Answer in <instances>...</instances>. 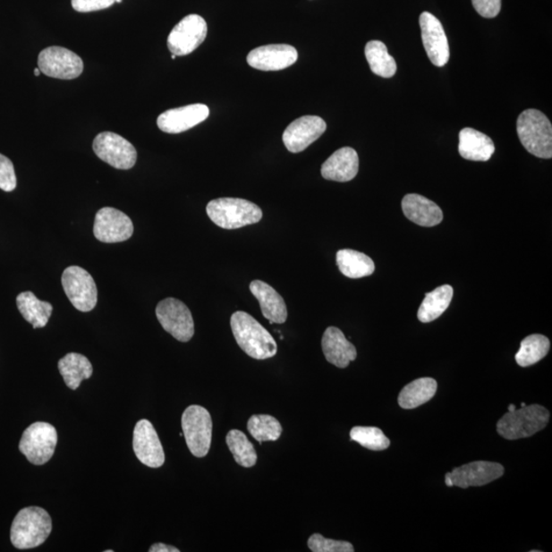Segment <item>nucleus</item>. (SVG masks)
I'll use <instances>...</instances> for the list:
<instances>
[{"label": "nucleus", "mask_w": 552, "mask_h": 552, "mask_svg": "<svg viewBox=\"0 0 552 552\" xmlns=\"http://www.w3.org/2000/svg\"><path fill=\"white\" fill-rule=\"evenodd\" d=\"M231 327L241 349L257 361L268 360L277 353V344L267 328L252 315L238 311L233 314Z\"/></svg>", "instance_id": "obj_1"}, {"label": "nucleus", "mask_w": 552, "mask_h": 552, "mask_svg": "<svg viewBox=\"0 0 552 552\" xmlns=\"http://www.w3.org/2000/svg\"><path fill=\"white\" fill-rule=\"evenodd\" d=\"M53 530L52 518L38 506L21 510L11 528V541L18 549L35 548L45 543Z\"/></svg>", "instance_id": "obj_2"}, {"label": "nucleus", "mask_w": 552, "mask_h": 552, "mask_svg": "<svg viewBox=\"0 0 552 552\" xmlns=\"http://www.w3.org/2000/svg\"><path fill=\"white\" fill-rule=\"evenodd\" d=\"M207 214L213 224L225 229H238L260 222L263 217L260 207L250 200L236 198H221L207 205Z\"/></svg>", "instance_id": "obj_3"}, {"label": "nucleus", "mask_w": 552, "mask_h": 552, "mask_svg": "<svg viewBox=\"0 0 552 552\" xmlns=\"http://www.w3.org/2000/svg\"><path fill=\"white\" fill-rule=\"evenodd\" d=\"M519 139L530 154L541 159L552 157V125L542 112L529 109L522 112L517 122Z\"/></svg>", "instance_id": "obj_4"}, {"label": "nucleus", "mask_w": 552, "mask_h": 552, "mask_svg": "<svg viewBox=\"0 0 552 552\" xmlns=\"http://www.w3.org/2000/svg\"><path fill=\"white\" fill-rule=\"evenodd\" d=\"M549 421V412L539 404L507 412L497 422V432L506 440L528 438L542 431Z\"/></svg>", "instance_id": "obj_5"}, {"label": "nucleus", "mask_w": 552, "mask_h": 552, "mask_svg": "<svg viewBox=\"0 0 552 552\" xmlns=\"http://www.w3.org/2000/svg\"><path fill=\"white\" fill-rule=\"evenodd\" d=\"M182 426L186 446L191 454L205 457L209 453L212 441L213 422L209 412L199 405L186 408Z\"/></svg>", "instance_id": "obj_6"}, {"label": "nucleus", "mask_w": 552, "mask_h": 552, "mask_svg": "<svg viewBox=\"0 0 552 552\" xmlns=\"http://www.w3.org/2000/svg\"><path fill=\"white\" fill-rule=\"evenodd\" d=\"M56 443L55 428L47 422L38 421L25 429L19 448L28 462L35 465H42L54 456Z\"/></svg>", "instance_id": "obj_7"}, {"label": "nucleus", "mask_w": 552, "mask_h": 552, "mask_svg": "<svg viewBox=\"0 0 552 552\" xmlns=\"http://www.w3.org/2000/svg\"><path fill=\"white\" fill-rule=\"evenodd\" d=\"M62 284L72 305L81 312L95 310L98 303V289L95 279L85 269L70 267L64 270Z\"/></svg>", "instance_id": "obj_8"}, {"label": "nucleus", "mask_w": 552, "mask_h": 552, "mask_svg": "<svg viewBox=\"0 0 552 552\" xmlns=\"http://www.w3.org/2000/svg\"><path fill=\"white\" fill-rule=\"evenodd\" d=\"M162 327L179 342H189L195 335V324L188 306L182 301L167 298L156 308Z\"/></svg>", "instance_id": "obj_9"}, {"label": "nucleus", "mask_w": 552, "mask_h": 552, "mask_svg": "<svg viewBox=\"0 0 552 552\" xmlns=\"http://www.w3.org/2000/svg\"><path fill=\"white\" fill-rule=\"evenodd\" d=\"M92 149L100 160L116 169H132L138 160V152L132 143L117 133H99L93 140Z\"/></svg>", "instance_id": "obj_10"}, {"label": "nucleus", "mask_w": 552, "mask_h": 552, "mask_svg": "<svg viewBox=\"0 0 552 552\" xmlns=\"http://www.w3.org/2000/svg\"><path fill=\"white\" fill-rule=\"evenodd\" d=\"M38 68L48 77L73 81L82 74L84 64L81 56L62 47H49L38 55Z\"/></svg>", "instance_id": "obj_11"}, {"label": "nucleus", "mask_w": 552, "mask_h": 552, "mask_svg": "<svg viewBox=\"0 0 552 552\" xmlns=\"http://www.w3.org/2000/svg\"><path fill=\"white\" fill-rule=\"evenodd\" d=\"M208 26L199 14H189L174 28L167 45L172 55L183 56L195 52L207 38Z\"/></svg>", "instance_id": "obj_12"}, {"label": "nucleus", "mask_w": 552, "mask_h": 552, "mask_svg": "<svg viewBox=\"0 0 552 552\" xmlns=\"http://www.w3.org/2000/svg\"><path fill=\"white\" fill-rule=\"evenodd\" d=\"M133 231L132 219L115 208H102L96 215L93 234L100 242L107 243L125 242L132 238Z\"/></svg>", "instance_id": "obj_13"}, {"label": "nucleus", "mask_w": 552, "mask_h": 552, "mask_svg": "<svg viewBox=\"0 0 552 552\" xmlns=\"http://www.w3.org/2000/svg\"><path fill=\"white\" fill-rule=\"evenodd\" d=\"M421 39L429 61L436 67H443L449 61V43L441 21L431 13L424 12L420 17Z\"/></svg>", "instance_id": "obj_14"}, {"label": "nucleus", "mask_w": 552, "mask_h": 552, "mask_svg": "<svg viewBox=\"0 0 552 552\" xmlns=\"http://www.w3.org/2000/svg\"><path fill=\"white\" fill-rule=\"evenodd\" d=\"M133 450L139 461L149 468H161L165 463L164 449L152 422L140 420L133 432Z\"/></svg>", "instance_id": "obj_15"}, {"label": "nucleus", "mask_w": 552, "mask_h": 552, "mask_svg": "<svg viewBox=\"0 0 552 552\" xmlns=\"http://www.w3.org/2000/svg\"><path fill=\"white\" fill-rule=\"evenodd\" d=\"M327 131L324 119L304 116L292 122L283 134V141L289 152L298 154L317 141Z\"/></svg>", "instance_id": "obj_16"}, {"label": "nucleus", "mask_w": 552, "mask_h": 552, "mask_svg": "<svg viewBox=\"0 0 552 552\" xmlns=\"http://www.w3.org/2000/svg\"><path fill=\"white\" fill-rule=\"evenodd\" d=\"M210 110L206 105L195 104L167 110L160 115L157 125L163 132L182 133L202 123L209 117Z\"/></svg>", "instance_id": "obj_17"}, {"label": "nucleus", "mask_w": 552, "mask_h": 552, "mask_svg": "<svg viewBox=\"0 0 552 552\" xmlns=\"http://www.w3.org/2000/svg\"><path fill=\"white\" fill-rule=\"evenodd\" d=\"M298 60V52L289 45H269L250 52L247 62L251 67L261 71H279L289 68Z\"/></svg>", "instance_id": "obj_18"}, {"label": "nucleus", "mask_w": 552, "mask_h": 552, "mask_svg": "<svg viewBox=\"0 0 552 552\" xmlns=\"http://www.w3.org/2000/svg\"><path fill=\"white\" fill-rule=\"evenodd\" d=\"M454 485L467 489L469 487L484 486L501 478L505 468L497 463L474 462L456 468L449 472Z\"/></svg>", "instance_id": "obj_19"}, {"label": "nucleus", "mask_w": 552, "mask_h": 552, "mask_svg": "<svg viewBox=\"0 0 552 552\" xmlns=\"http://www.w3.org/2000/svg\"><path fill=\"white\" fill-rule=\"evenodd\" d=\"M360 170V157L352 148H342L322 164L321 175L327 181L347 183L352 181Z\"/></svg>", "instance_id": "obj_20"}, {"label": "nucleus", "mask_w": 552, "mask_h": 552, "mask_svg": "<svg viewBox=\"0 0 552 552\" xmlns=\"http://www.w3.org/2000/svg\"><path fill=\"white\" fill-rule=\"evenodd\" d=\"M322 351L326 360L339 369H346L351 361L357 357V351L352 343H350L341 329L329 327L322 336Z\"/></svg>", "instance_id": "obj_21"}, {"label": "nucleus", "mask_w": 552, "mask_h": 552, "mask_svg": "<svg viewBox=\"0 0 552 552\" xmlns=\"http://www.w3.org/2000/svg\"><path fill=\"white\" fill-rule=\"evenodd\" d=\"M250 291L259 302L263 317L270 324H284L288 318V310L284 298L271 285L262 281H254L250 284Z\"/></svg>", "instance_id": "obj_22"}, {"label": "nucleus", "mask_w": 552, "mask_h": 552, "mask_svg": "<svg viewBox=\"0 0 552 552\" xmlns=\"http://www.w3.org/2000/svg\"><path fill=\"white\" fill-rule=\"evenodd\" d=\"M403 209L405 217L420 226L433 227L443 220L441 208L417 193H410L403 198Z\"/></svg>", "instance_id": "obj_23"}, {"label": "nucleus", "mask_w": 552, "mask_h": 552, "mask_svg": "<svg viewBox=\"0 0 552 552\" xmlns=\"http://www.w3.org/2000/svg\"><path fill=\"white\" fill-rule=\"evenodd\" d=\"M458 152L465 160L486 162L496 152V146L488 135L467 127L460 132Z\"/></svg>", "instance_id": "obj_24"}, {"label": "nucleus", "mask_w": 552, "mask_h": 552, "mask_svg": "<svg viewBox=\"0 0 552 552\" xmlns=\"http://www.w3.org/2000/svg\"><path fill=\"white\" fill-rule=\"evenodd\" d=\"M437 382L432 378H421L406 385L401 390L398 403L403 410H413L429 403L437 392Z\"/></svg>", "instance_id": "obj_25"}, {"label": "nucleus", "mask_w": 552, "mask_h": 552, "mask_svg": "<svg viewBox=\"0 0 552 552\" xmlns=\"http://www.w3.org/2000/svg\"><path fill=\"white\" fill-rule=\"evenodd\" d=\"M17 306L23 318L33 326V328L45 327L52 317V304L40 301L32 292L21 293L17 297Z\"/></svg>", "instance_id": "obj_26"}, {"label": "nucleus", "mask_w": 552, "mask_h": 552, "mask_svg": "<svg viewBox=\"0 0 552 552\" xmlns=\"http://www.w3.org/2000/svg\"><path fill=\"white\" fill-rule=\"evenodd\" d=\"M59 370L68 388L76 390L84 379L92 376L93 368L84 355L69 353L59 361Z\"/></svg>", "instance_id": "obj_27"}, {"label": "nucleus", "mask_w": 552, "mask_h": 552, "mask_svg": "<svg viewBox=\"0 0 552 552\" xmlns=\"http://www.w3.org/2000/svg\"><path fill=\"white\" fill-rule=\"evenodd\" d=\"M336 265L342 274L349 278H362L374 274V261L368 255L345 249L336 253Z\"/></svg>", "instance_id": "obj_28"}, {"label": "nucleus", "mask_w": 552, "mask_h": 552, "mask_svg": "<svg viewBox=\"0 0 552 552\" xmlns=\"http://www.w3.org/2000/svg\"><path fill=\"white\" fill-rule=\"evenodd\" d=\"M454 297L453 286L444 284L431 293H427L418 312L420 321L429 324L447 310Z\"/></svg>", "instance_id": "obj_29"}, {"label": "nucleus", "mask_w": 552, "mask_h": 552, "mask_svg": "<svg viewBox=\"0 0 552 552\" xmlns=\"http://www.w3.org/2000/svg\"><path fill=\"white\" fill-rule=\"evenodd\" d=\"M365 56L372 73L383 78H391L396 74L397 64L382 41L368 42L365 46Z\"/></svg>", "instance_id": "obj_30"}, {"label": "nucleus", "mask_w": 552, "mask_h": 552, "mask_svg": "<svg viewBox=\"0 0 552 552\" xmlns=\"http://www.w3.org/2000/svg\"><path fill=\"white\" fill-rule=\"evenodd\" d=\"M550 342L546 335H531L521 342L519 352L515 354V361L522 368L531 367L539 362L549 352Z\"/></svg>", "instance_id": "obj_31"}, {"label": "nucleus", "mask_w": 552, "mask_h": 552, "mask_svg": "<svg viewBox=\"0 0 552 552\" xmlns=\"http://www.w3.org/2000/svg\"><path fill=\"white\" fill-rule=\"evenodd\" d=\"M226 444L236 463L243 468H253L257 463V453L247 436L239 429H232L226 436Z\"/></svg>", "instance_id": "obj_32"}, {"label": "nucleus", "mask_w": 552, "mask_h": 552, "mask_svg": "<svg viewBox=\"0 0 552 552\" xmlns=\"http://www.w3.org/2000/svg\"><path fill=\"white\" fill-rule=\"evenodd\" d=\"M248 431L260 444L265 441H276L283 433V427L271 415H252L248 421Z\"/></svg>", "instance_id": "obj_33"}, {"label": "nucleus", "mask_w": 552, "mask_h": 552, "mask_svg": "<svg viewBox=\"0 0 552 552\" xmlns=\"http://www.w3.org/2000/svg\"><path fill=\"white\" fill-rule=\"evenodd\" d=\"M350 437L364 448L374 451L386 450L391 444L382 429L375 427H355L351 429Z\"/></svg>", "instance_id": "obj_34"}, {"label": "nucleus", "mask_w": 552, "mask_h": 552, "mask_svg": "<svg viewBox=\"0 0 552 552\" xmlns=\"http://www.w3.org/2000/svg\"><path fill=\"white\" fill-rule=\"evenodd\" d=\"M308 548L313 552H353L352 544L347 541L325 539L320 534H313L308 539Z\"/></svg>", "instance_id": "obj_35"}, {"label": "nucleus", "mask_w": 552, "mask_h": 552, "mask_svg": "<svg viewBox=\"0 0 552 552\" xmlns=\"http://www.w3.org/2000/svg\"><path fill=\"white\" fill-rule=\"evenodd\" d=\"M17 188V176L9 157L0 154V190L10 192Z\"/></svg>", "instance_id": "obj_36"}, {"label": "nucleus", "mask_w": 552, "mask_h": 552, "mask_svg": "<svg viewBox=\"0 0 552 552\" xmlns=\"http://www.w3.org/2000/svg\"><path fill=\"white\" fill-rule=\"evenodd\" d=\"M116 0H72V6L78 13H90L109 9Z\"/></svg>", "instance_id": "obj_37"}, {"label": "nucleus", "mask_w": 552, "mask_h": 552, "mask_svg": "<svg viewBox=\"0 0 552 552\" xmlns=\"http://www.w3.org/2000/svg\"><path fill=\"white\" fill-rule=\"evenodd\" d=\"M480 16L486 19L496 18L501 10V0H471Z\"/></svg>", "instance_id": "obj_38"}, {"label": "nucleus", "mask_w": 552, "mask_h": 552, "mask_svg": "<svg viewBox=\"0 0 552 552\" xmlns=\"http://www.w3.org/2000/svg\"><path fill=\"white\" fill-rule=\"evenodd\" d=\"M149 552H179L178 548L174 547L167 546V544L164 543H156L154 546L150 547L149 549Z\"/></svg>", "instance_id": "obj_39"}, {"label": "nucleus", "mask_w": 552, "mask_h": 552, "mask_svg": "<svg viewBox=\"0 0 552 552\" xmlns=\"http://www.w3.org/2000/svg\"><path fill=\"white\" fill-rule=\"evenodd\" d=\"M446 486H448V487H454V486L453 479H451L449 472L446 476Z\"/></svg>", "instance_id": "obj_40"}, {"label": "nucleus", "mask_w": 552, "mask_h": 552, "mask_svg": "<svg viewBox=\"0 0 552 552\" xmlns=\"http://www.w3.org/2000/svg\"><path fill=\"white\" fill-rule=\"evenodd\" d=\"M515 410H517V407H515V405L511 404L510 406H508V412H513Z\"/></svg>", "instance_id": "obj_41"}, {"label": "nucleus", "mask_w": 552, "mask_h": 552, "mask_svg": "<svg viewBox=\"0 0 552 552\" xmlns=\"http://www.w3.org/2000/svg\"><path fill=\"white\" fill-rule=\"evenodd\" d=\"M40 74H41V71H40L39 68L34 69V75L35 76H40Z\"/></svg>", "instance_id": "obj_42"}, {"label": "nucleus", "mask_w": 552, "mask_h": 552, "mask_svg": "<svg viewBox=\"0 0 552 552\" xmlns=\"http://www.w3.org/2000/svg\"><path fill=\"white\" fill-rule=\"evenodd\" d=\"M171 59H172V60H175V59H176V55H171Z\"/></svg>", "instance_id": "obj_43"}, {"label": "nucleus", "mask_w": 552, "mask_h": 552, "mask_svg": "<svg viewBox=\"0 0 552 552\" xmlns=\"http://www.w3.org/2000/svg\"><path fill=\"white\" fill-rule=\"evenodd\" d=\"M526 405H527V404H526V403H521V407H525Z\"/></svg>", "instance_id": "obj_44"}, {"label": "nucleus", "mask_w": 552, "mask_h": 552, "mask_svg": "<svg viewBox=\"0 0 552 552\" xmlns=\"http://www.w3.org/2000/svg\"><path fill=\"white\" fill-rule=\"evenodd\" d=\"M116 3H119V4L122 3V0H116Z\"/></svg>", "instance_id": "obj_45"}]
</instances>
